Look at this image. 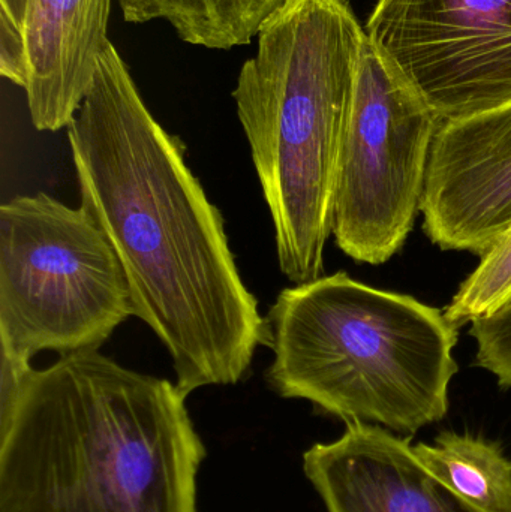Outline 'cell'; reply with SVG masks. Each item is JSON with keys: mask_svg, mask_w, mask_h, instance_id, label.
<instances>
[{"mask_svg": "<svg viewBox=\"0 0 511 512\" xmlns=\"http://www.w3.org/2000/svg\"><path fill=\"white\" fill-rule=\"evenodd\" d=\"M413 448L420 463L474 510L511 512V460L497 442L443 432Z\"/></svg>", "mask_w": 511, "mask_h": 512, "instance_id": "obj_11", "label": "cell"}, {"mask_svg": "<svg viewBox=\"0 0 511 512\" xmlns=\"http://www.w3.org/2000/svg\"><path fill=\"white\" fill-rule=\"evenodd\" d=\"M129 316L119 259L84 207L47 194L0 207L2 361L26 369L42 351H98Z\"/></svg>", "mask_w": 511, "mask_h": 512, "instance_id": "obj_5", "label": "cell"}, {"mask_svg": "<svg viewBox=\"0 0 511 512\" xmlns=\"http://www.w3.org/2000/svg\"><path fill=\"white\" fill-rule=\"evenodd\" d=\"M266 319L278 396L408 436L446 417L458 328L444 310L339 271L282 289Z\"/></svg>", "mask_w": 511, "mask_h": 512, "instance_id": "obj_4", "label": "cell"}, {"mask_svg": "<svg viewBox=\"0 0 511 512\" xmlns=\"http://www.w3.org/2000/svg\"><path fill=\"white\" fill-rule=\"evenodd\" d=\"M441 120L366 39L339 156L333 236L359 262L383 264L420 212Z\"/></svg>", "mask_w": 511, "mask_h": 512, "instance_id": "obj_6", "label": "cell"}, {"mask_svg": "<svg viewBox=\"0 0 511 512\" xmlns=\"http://www.w3.org/2000/svg\"><path fill=\"white\" fill-rule=\"evenodd\" d=\"M366 39L348 0H285L261 26L233 92L279 268L296 285L323 274Z\"/></svg>", "mask_w": 511, "mask_h": 512, "instance_id": "obj_3", "label": "cell"}, {"mask_svg": "<svg viewBox=\"0 0 511 512\" xmlns=\"http://www.w3.org/2000/svg\"><path fill=\"white\" fill-rule=\"evenodd\" d=\"M423 230L443 251L488 254L511 228V104L441 122L426 170Z\"/></svg>", "mask_w": 511, "mask_h": 512, "instance_id": "obj_8", "label": "cell"}, {"mask_svg": "<svg viewBox=\"0 0 511 512\" xmlns=\"http://www.w3.org/2000/svg\"><path fill=\"white\" fill-rule=\"evenodd\" d=\"M186 397L99 351L2 364L0 512H198Z\"/></svg>", "mask_w": 511, "mask_h": 512, "instance_id": "obj_2", "label": "cell"}, {"mask_svg": "<svg viewBox=\"0 0 511 512\" xmlns=\"http://www.w3.org/2000/svg\"><path fill=\"white\" fill-rule=\"evenodd\" d=\"M66 129L81 207L119 259L134 316L167 349L179 390L239 384L269 345L267 319L185 146L152 116L111 41Z\"/></svg>", "mask_w": 511, "mask_h": 512, "instance_id": "obj_1", "label": "cell"}, {"mask_svg": "<svg viewBox=\"0 0 511 512\" xmlns=\"http://www.w3.org/2000/svg\"><path fill=\"white\" fill-rule=\"evenodd\" d=\"M303 469L327 512H479L420 463L411 436L375 424L347 423L341 438L305 451Z\"/></svg>", "mask_w": 511, "mask_h": 512, "instance_id": "obj_9", "label": "cell"}, {"mask_svg": "<svg viewBox=\"0 0 511 512\" xmlns=\"http://www.w3.org/2000/svg\"><path fill=\"white\" fill-rule=\"evenodd\" d=\"M129 23L167 20L182 41L212 50L248 45L285 0H119Z\"/></svg>", "mask_w": 511, "mask_h": 512, "instance_id": "obj_12", "label": "cell"}, {"mask_svg": "<svg viewBox=\"0 0 511 512\" xmlns=\"http://www.w3.org/2000/svg\"><path fill=\"white\" fill-rule=\"evenodd\" d=\"M27 0H0V9L5 11L18 26H23Z\"/></svg>", "mask_w": 511, "mask_h": 512, "instance_id": "obj_15", "label": "cell"}, {"mask_svg": "<svg viewBox=\"0 0 511 512\" xmlns=\"http://www.w3.org/2000/svg\"><path fill=\"white\" fill-rule=\"evenodd\" d=\"M0 72L12 83L26 89L29 81L26 42L21 27L0 9Z\"/></svg>", "mask_w": 511, "mask_h": 512, "instance_id": "obj_14", "label": "cell"}, {"mask_svg": "<svg viewBox=\"0 0 511 512\" xmlns=\"http://www.w3.org/2000/svg\"><path fill=\"white\" fill-rule=\"evenodd\" d=\"M365 30L441 122L511 104V0H378Z\"/></svg>", "mask_w": 511, "mask_h": 512, "instance_id": "obj_7", "label": "cell"}, {"mask_svg": "<svg viewBox=\"0 0 511 512\" xmlns=\"http://www.w3.org/2000/svg\"><path fill=\"white\" fill-rule=\"evenodd\" d=\"M111 0H27L24 89L38 131L68 128L86 98L105 45Z\"/></svg>", "mask_w": 511, "mask_h": 512, "instance_id": "obj_10", "label": "cell"}, {"mask_svg": "<svg viewBox=\"0 0 511 512\" xmlns=\"http://www.w3.org/2000/svg\"><path fill=\"white\" fill-rule=\"evenodd\" d=\"M511 298V228L482 256L479 267L459 286L444 316L455 328L471 324Z\"/></svg>", "mask_w": 511, "mask_h": 512, "instance_id": "obj_13", "label": "cell"}]
</instances>
